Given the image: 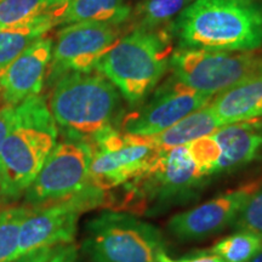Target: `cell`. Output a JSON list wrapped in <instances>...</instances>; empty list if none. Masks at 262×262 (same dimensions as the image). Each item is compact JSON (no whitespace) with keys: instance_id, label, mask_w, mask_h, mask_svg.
Wrapping results in <instances>:
<instances>
[{"instance_id":"9a60e30c","label":"cell","mask_w":262,"mask_h":262,"mask_svg":"<svg viewBox=\"0 0 262 262\" xmlns=\"http://www.w3.org/2000/svg\"><path fill=\"white\" fill-rule=\"evenodd\" d=\"M211 136L220 148L215 175L234 171L262 159V118L221 126Z\"/></svg>"},{"instance_id":"484cf974","label":"cell","mask_w":262,"mask_h":262,"mask_svg":"<svg viewBox=\"0 0 262 262\" xmlns=\"http://www.w3.org/2000/svg\"><path fill=\"white\" fill-rule=\"evenodd\" d=\"M39 262H80L79 253L74 244H62L51 248L47 256Z\"/></svg>"},{"instance_id":"f546056e","label":"cell","mask_w":262,"mask_h":262,"mask_svg":"<svg viewBox=\"0 0 262 262\" xmlns=\"http://www.w3.org/2000/svg\"><path fill=\"white\" fill-rule=\"evenodd\" d=\"M249 262H262V249Z\"/></svg>"},{"instance_id":"83f0119b","label":"cell","mask_w":262,"mask_h":262,"mask_svg":"<svg viewBox=\"0 0 262 262\" xmlns=\"http://www.w3.org/2000/svg\"><path fill=\"white\" fill-rule=\"evenodd\" d=\"M159 262H225L222 258L219 256V255L212 254L210 251L208 253H198L194 255H191V256H186L182 258H171L168 256L165 253L160 255Z\"/></svg>"},{"instance_id":"d6a6232c","label":"cell","mask_w":262,"mask_h":262,"mask_svg":"<svg viewBox=\"0 0 262 262\" xmlns=\"http://www.w3.org/2000/svg\"><path fill=\"white\" fill-rule=\"evenodd\" d=\"M0 2H3V0H0Z\"/></svg>"},{"instance_id":"4316f807","label":"cell","mask_w":262,"mask_h":262,"mask_svg":"<svg viewBox=\"0 0 262 262\" xmlns=\"http://www.w3.org/2000/svg\"><path fill=\"white\" fill-rule=\"evenodd\" d=\"M15 107L16 106H10V104L0 107V152L14 123Z\"/></svg>"},{"instance_id":"7402d4cb","label":"cell","mask_w":262,"mask_h":262,"mask_svg":"<svg viewBox=\"0 0 262 262\" xmlns=\"http://www.w3.org/2000/svg\"><path fill=\"white\" fill-rule=\"evenodd\" d=\"M262 249V238L237 232L222 238L210 248V253L219 255L225 262H249Z\"/></svg>"},{"instance_id":"1f68e13d","label":"cell","mask_w":262,"mask_h":262,"mask_svg":"<svg viewBox=\"0 0 262 262\" xmlns=\"http://www.w3.org/2000/svg\"><path fill=\"white\" fill-rule=\"evenodd\" d=\"M0 98H2V94H0Z\"/></svg>"},{"instance_id":"7c38bea8","label":"cell","mask_w":262,"mask_h":262,"mask_svg":"<svg viewBox=\"0 0 262 262\" xmlns=\"http://www.w3.org/2000/svg\"><path fill=\"white\" fill-rule=\"evenodd\" d=\"M214 97L196 93L172 75L146 103L123 120V133L136 136H155L185 117L201 110Z\"/></svg>"},{"instance_id":"277c9868","label":"cell","mask_w":262,"mask_h":262,"mask_svg":"<svg viewBox=\"0 0 262 262\" xmlns=\"http://www.w3.org/2000/svg\"><path fill=\"white\" fill-rule=\"evenodd\" d=\"M172 34L165 29L137 27L119 39L96 70L131 106H140L170 67Z\"/></svg>"},{"instance_id":"9c48e42d","label":"cell","mask_w":262,"mask_h":262,"mask_svg":"<svg viewBox=\"0 0 262 262\" xmlns=\"http://www.w3.org/2000/svg\"><path fill=\"white\" fill-rule=\"evenodd\" d=\"M90 146V183L104 192L119 188L142 175L160 153L145 136L129 135L118 129L103 134Z\"/></svg>"},{"instance_id":"3957f363","label":"cell","mask_w":262,"mask_h":262,"mask_svg":"<svg viewBox=\"0 0 262 262\" xmlns=\"http://www.w3.org/2000/svg\"><path fill=\"white\" fill-rule=\"evenodd\" d=\"M49 108L64 139L91 143L117 129L120 96L102 74L71 73L56 81Z\"/></svg>"},{"instance_id":"44dd1931","label":"cell","mask_w":262,"mask_h":262,"mask_svg":"<svg viewBox=\"0 0 262 262\" xmlns=\"http://www.w3.org/2000/svg\"><path fill=\"white\" fill-rule=\"evenodd\" d=\"M31 212V206H12L0 212V262L17 258L18 235L22 222Z\"/></svg>"},{"instance_id":"30bf717a","label":"cell","mask_w":262,"mask_h":262,"mask_svg":"<svg viewBox=\"0 0 262 262\" xmlns=\"http://www.w3.org/2000/svg\"><path fill=\"white\" fill-rule=\"evenodd\" d=\"M103 203H106V192L90 185L68 201L31 208L19 228L17 258L39 249L72 243L81 212Z\"/></svg>"},{"instance_id":"2e32d148","label":"cell","mask_w":262,"mask_h":262,"mask_svg":"<svg viewBox=\"0 0 262 262\" xmlns=\"http://www.w3.org/2000/svg\"><path fill=\"white\" fill-rule=\"evenodd\" d=\"M222 125L262 118V74L216 95L209 103Z\"/></svg>"},{"instance_id":"d6986e66","label":"cell","mask_w":262,"mask_h":262,"mask_svg":"<svg viewBox=\"0 0 262 262\" xmlns=\"http://www.w3.org/2000/svg\"><path fill=\"white\" fill-rule=\"evenodd\" d=\"M131 14L133 9L126 0H68L60 6V25L101 22L118 26Z\"/></svg>"},{"instance_id":"8fae6325","label":"cell","mask_w":262,"mask_h":262,"mask_svg":"<svg viewBox=\"0 0 262 262\" xmlns=\"http://www.w3.org/2000/svg\"><path fill=\"white\" fill-rule=\"evenodd\" d=\"M117 26L78 22L62 28L52 47L49 79L57 81L71 73H90L119 40Z\"/></svg>"},{"instance_id":"8992f818","label":"cell","mask_w":262,"mask_h":262,"mask_svg":"<svg viewBox=\"0 0 262 262\" xmlns=\"http://www.w3.org/2000/svg\"><path fill=\"white\" fill-rule=\"evenodd\" d=\"M83 251L93 262H159L165 241L158 227L119 210H106L86 225Z\"/></svg>"},{"instance_id":"d4e9b609","label":"cell","mask_w":262,"mask_h":262,"mask_svg":"<svg viewBox=\"0 0 262 262\" xmlns=\"http://www.w3.org/2000/svg\"><path fill=\"white\" fill-rule=\"evenodd\" d=\"M186 146L202 175L204 178L215 175L216 165L220 158V148L214 137L211 135L201 137Z\"/></svg>"},{"instance_id":"4dcf8cb0","label":"cell","mask_w":262,"mask_h":262,"mask_svg":"<svg viewBox=\"0 0 262 262\" xmlns=\"http://www.w3.org/2000/svg\"><path fill=\"white\" fill-rule=\"evenodd\" d=\"M5 201H6V199H5V196L3 195V193H2V192H0V208H2L3 203H5Z\"/></svg>"},{"instance_id":"5b68a950","label":"cell","mask_w":262,"mask_h":262,"mask_svg":"<svg viewBox=\"0 0 262 262\" xmlns=\"http://www.w3.org/2000/svg\"><path fill=\"white\" fill-rule=\"evenodd\" d=\"M205 179L187 146L160 150L147 171L120 186L123 189L113 205L133 215L159 214L196 198Z\"/></svg>"},{"instance_id":"52a82bcc","label":"cell","mask_w":262,"mask_h":262,"mask_svg":"<svg viewBox=\"0 0 262 262\" xmlns=\"http://www.w3.org/2000/svg\"><path fill=\"white\" fill-rule=\"evenodd\" d=\"M170 67L180 83L196 93L215 97L249 78L262 74V54L180 49L170 57Z\"/></svg>"},{"instance_id":"6da1fadb","label":"cell","mask_w":262,"mask_h":262,"mask_svg":"<svg viewBox=\"0 0 262 262\" xmlns=\"http://www.w3.org/2000/svg\"><path fill=\"white\" fill-rule=\"evenodd\" d=\"M180 49L255 51L262 48L258 0H193L171 24Z\"/></svg>"},{"instance_id":"603a6c76","label":"cell","mask_w":262,"mask_h":262,"mask_svg":"<svg viewBox=\"0 0 262 262\" xmlns=\"http://www.w3.org/2000/svg\"><path fill=\"white\" fill-rule=\"evenodd\" d=\"M66 2L68 0H3L0 2V28L35 17Z\"/></svg>"},{"instance_id":"5bb4252c","label":"cell","mask_w":262,"mask_h":262,"mask_svg":"<svg viewBox=\"0 0 262 262\" xmlns=\"http://www.w3.org/2000/svg\"><path fill=\"white\" fill-rule=\"evenodd\" d=\"M52 47L51 39H39L3 72L0 94L5 104L17 106L26 98L40 94Z\"/></svg>"},{"instance_id":"f1b7e54d","label":"cell","mask_w":262,"mask_h":262,"mask_svg":"<svg viewBox=\"0 0 262 262\" xmlns=\"http://www.w3.org/2000/svg\"><path fill=\"white\" fill-rule=\"evenodd\" d=\"M50 250H51V248L39 249V250H34V251H32V253L26 254V255H24V256L16 258V260L12 262H39V261H41L45 256H47L48 253Z\"/></svg>"},{"instance_id":"4fadbf2b","label":"cell","mask_w":262,"mask_h":262,"mask_svg":"<svg viewBox=\"0 0 262 262\" xmlns=\"http://www.w3.org/2000/svg\"><path fill=\"white\" fill-rule=\"evenodd\" d=\"M258 187L257 183L245 185L173 215L168 222L169 232L183 242L201 241L220 233L232 225L242 206Z\"/></svg>"},{"instance_id":"ba28073f","label":"cell","mask_w":262,"mask_h":262,"mask_svg":"<svg viewBox=\"0 0 262 262\" xmlns=\"http://www.w3.org/2000/svg\"><path fill=\"white\" fill-rule=\"evenodd\" d=\"M90 143L64 139L56 143L40 171L25 192L26 204L41 208L68 201L91 185Z\"/></svg>"},{"instance_id":"7a4b0ae2","label":"cell","mask_w":262,"mask_h":262,"mask_svg":"<svg viewBox=\"0 0 262 262\" xmlns=\"http://www.w3.org/2000/svg\"><path fill=\"white\" fill-rule=\"evenodd\" d=\"M58 127L47 100L31 96L15 107V118L0 152V192L17 199L34 181L57 143Z\"/></svg>"},{"instance_id":"e0dca14e","label":"cell","mask_w":262,"mask_h":262,"mask_svg":"<svg viewBox=\"0 0 262 262\" xmlns=\"http://www.w3.org/2000/svg\"><path fill=\"white\" fill-rule=\"evenodd\" d=\"M60 6L19 24L0 28V75L22 52L60 25Z\"/></svg>"},{"instance_id":"ac0fdd59","label":"cell","mask_w":262,"mask_h":262,"mask_svg":"<svg viewBox=\"0 0 262 262\" xmlns=\"http://www.w3.org/2000/svg\"><path fill=\"white\" fill-rule=\"evenodd\" d=\"M209 103L160 134L145 137L158 149L168 150L175 147L188 145L192 141L201 139V137L211 135L224 125L216 117Z\"/></svg>"},{"instance_id":"cb8c5ba5","label":"cell","mask_w":262,"mask_h":262,"mask_svg":"<svg viewBox=\"0 0 262 262\" xmlns=\"http://www.w3.org/2000/svg\"><path fill=\"white\" fill-rule=\"evenodd\" d=\"M231 226L237 232H247L262 238V187L249 196Z\"/></svg>"},{"instance_id":"ffe728a7","label":"cell","mask_w":262,"mask_h":262,"mask_svg":"<svg viewBox=\"0 0 262 262\" xmlns=\"http://www.w3.org/2000/svg\"><path fill=\"white\" fill-rule=\"evenodd\" d=\"M193 0H141L135 10L137 27L159 29L175 21Z\"/></svg>"}]
</instances>
